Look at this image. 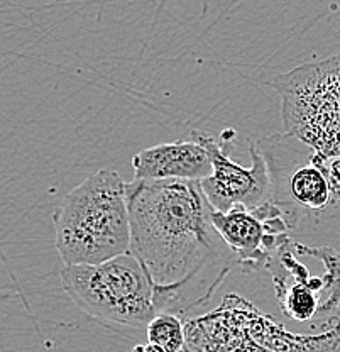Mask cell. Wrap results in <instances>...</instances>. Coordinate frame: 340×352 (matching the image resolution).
<instances>
[{"label":"cell","instance_id":"7c38bea8","mask_svg":"<svg viewBox=\"0 0 340 352\" xmlns=\"http://www.w3.org/2000/svg\"><path fill=\"white\" fill-rule=\"evenodd\" d=\"M315 163L320 166L327 176V182L330 185L334 205L340 204V156H327V154L315 153Z\"/></svg>","mask_w":340,"mask_h":352},{"label":"cell","instance_id":"ba28073f","mask_svg":"<svg viewBox=\"0 0 340 352\" xmlns=\"http://www.w3.org/2000/svg\"><path fill=\"white\" fill-rule=\"evenodd\" d=\"M192 139L207 149L214 166V173L202 179V188L215 212H229L236 207L256 210L271 200L268 163L254 139H249L252 161L249 168H244L230 157V142L236 139L232 129L222 132L218 141L210 132L202 131H193Z\"/></svg>","mask_w":340,"mask_h":352},{"label":"cell","instance_id":"4fadbf2b","mask_svg":"<svg viewBox=\"0 0 340 352\" xmlns=\"http://www.w3.org/2000/svg\"><path fill=\"white\" fill-rule=\"evenodd\" d=\"M131 352H166L161 346H156V344H142V346H136Z\"/></svg>","mask_w":340,"mask_h":352},{"label":"cell","instance_id":"3957f363","mask_svg":"<svg viewBox=\"0 0 340 352\" xmlns=\"http://www.w3.org/2000/svg\"><path fill=\"white\" fill-rule=\"evenodd\" d=\"M183 352H339L340 315L315 336L288 332L239 295H227L217 310L185 324Z\"/></svg>","mask_w":340,"mask_h":352},{"label":"cell","instance_id":"6da1fadb","mask_svg":"<svg viewBox=\"0 0 340 352\" xmlns=\"http://www.w3.org/2000/svg\"><path fill=\"white\" fill-rule=\"evenodd\" d=\"M127 207L129 252L149 276L158 314L207 303L237 261L215 230L202 182L133 179Z\"/></svg>","mask_w":340,"mask_h":352},{"label":"cell","instance_id":"8fae6325","mask_svg":"<svg viewBox=\"0 0 340 352\" xmlns=\"http://www.w3.org/2000/svg\"><path fill=\"white\" fill-rule=\"evenodd\" d=\"M148 342L161 346L166 352H183L186 330L181 318L174 314H158L146 327Z\"/></svg>","mask_w":340,"mask_h":352},{"label":"cell","instance_id":"5b68a950","mask_svg":"<svg viewBox=\"0 0 340 352\" xmlns=\"http://www.w3.org/2000/svg\"><path fill=\"white\" fill-rule=\"evenodd\" d=\"M286 132L318 153L340 156V54L274 78Z\"/></svg>","mask_w":340,"mask_h":352},{"label":"cell","instance_id":"52a82bcc","mask_svg":"<svg viewBox=\"0 0 340 352\" xmlns=\"http://www.w3.org/2000/svg\"><path fill=\"white\" fill-rule=\"evenodd\" d=\"M281 311L291 320L313 322L340 311V254L330 249L327 266L315 273L305 261L303 244L288 239L268 264Z\"/></svg>","mask_w":340,"mask_h":352},{"label":"cell","instance_id":"7a4b0ae2","mask_svg":"<svg viewBox=\"0 0 340 352\" xmlns=\"http://www.w3.org/2000/svg\"><path fill=\"white\" fill-rule=\"evenodd\" d=\"M53 223L54 248L65 266L102 264L127 254V183L117 171H95L65 195Z\"/></svg>","mask_w":340,"mask_h":352},{"label":"cell","instance_id":"30bf717a","mask_svg":"<svg viewBox=\"0 0 340 352\" xmlns=\"http://www.w3.org/2000/svg\"><path fill=\"white\" fill-rule=\"evenodd\" d=\"M134 179H192L202 182L214 173L207 149L195 139L164 142L133 156Z\"/></svg>","mask_w":340,"mask_h":352},{"label":"cell","instance_id":"277c9868","mask_svg":"<svg viewBox=\"0 0 340 352\" xmlns=\"http://www.w3.org/2000/svg\"><path fill=\"white\" fill-rule=\"evenodd\" d=\"M60 276L69 298L104 324L142 329L158 315L155 288L131 252L102 264L65 266Z\"/></svg>","mask_w":340,"mask_h":352},{"label":"cell","instance_id":"8992f818","mask_svg":"<svg viewBox=\"0 0 340 352\" xmlns=\"http://www.w3.org/2000/svg\"><path fill=\"white\" fill-rule=\"evenodd\" d=\"M271 178V200L283 212L288 229H296L305 215L320 214L334 205L327 176L315 163V153L296 135L256 138Z\"/></svg>","mask_w":340,"mask_h":352},{"label":"cell","instance_id":"9c48e42d","mask_svg":"<svg viewBox=\"0 0 340 352\" xmlns=\"http://www.w3.org/2000/svg\"><path fill=\"white\" fill-rule=\"evenodd\" d=\"M214 226L220 239L232 251L237 266L244 271L268 267L269 261L288 237L283 212L269 200L256 210L236 207L214 212Z\"/></svg>","mask_w":340,"mask_h":352}]
</instances>
